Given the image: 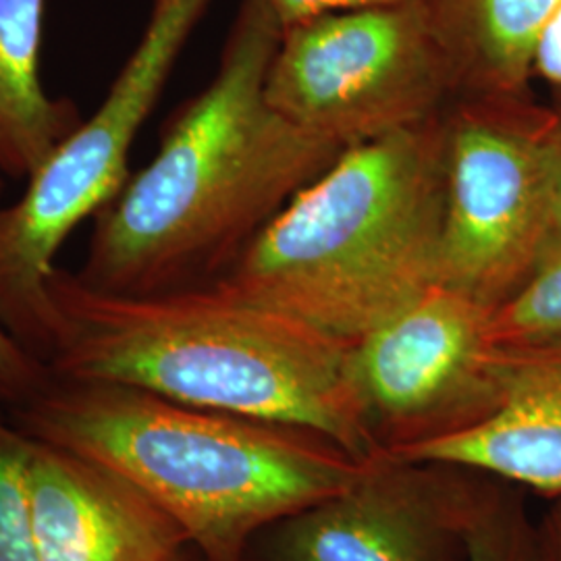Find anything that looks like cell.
<instances>
[{
  "label": "cell",
  "mask_w": 561,
  "mask_h": 561,
  "mask_svg": "<svg viewBox=\"0 0 561 561\" xmlns=\"http://www.w3.org/2000/svg\"><path fill=\"white\" fill-rule=\"evenodd\" d=\"M280 34L264 0H241L215 78L169 119L154 159L94 215L73 271L83 285L113 296L210 285L340 157L266 101Z\"/></svg>",
  "instance_id": "obj_1"
},
{
  "label": "cell",
  "mask_w": 561,
  "mask_h": 561,
  "mask_svg": "<svg viewBox=\"0 0 561 561\" xmlns=\"http://www.w3.org/2000/svg\"><path fill=\"white\" fill-rule=\"evenodd\" d=\"M53 377L134 385L162 398L310 431L354 460L379 451L352 391L350 343L210 283L157 296L90 289L57 266Z\"/></svg>",
  "instance_id": "obj_2"
},
{
  "label": "cell",
  "mask_w": 561,
  "mask_h": 561,
  "mask_svg": "<svg viewBox=\"0 0 561 561\" xmlns=\"http://www.w3.org/2000/svg\"><path fill=\"white\" fill-rule=\"evenodd\" d=\"M15 426L99 461L161 505L204 561H245L254 537L360 474L337 445L277 422L206 410L134 385L53 377Z\"/></svg>",
  "instance_id": "obj_3"
},
{
  "label": "cell",
  "mask_w": 561,
  "mask_h": 561,
  "mask_svg": "<svg viewBox=\"0 0 561 561\" xmlns=\"http://www.w3.org/2000/svg\"><path fill=\"white\" fill-rule=\"evenodd\" d=\"M443 113L343 150L215 283L345 343L442 285Z\"/></svg>",
  "instance_id": "obj_4"
},
{
  "label": "cell",
  "mask_w": 561,
  "mask_h": 561,
  "mask_svg": "<svg viewBox=\"0 0 561 561\" xmlns=\"http://www.w3.org/2000/svg\"><path fill=\"white\" fill-rule=\"evenodd\" d=\"M213 0H152L140 41L101 104L0 206V324L48 366L59 317L48 279L62 243L127 180L129 154Z\"/></svg>",
  "instance_id": "obj_5"
},
{
  "label": "cell",
  "mask_w": 561,
  "mask_h": 561,
  "mask_svg": "<svg viewBox=\"0 0 561 561\" xmlns=\"http://www.w3.org/2000/svg\"><path fill=\"white\" fill-rule=\"evenodd\" d=\"M443 123L442 285L495 310L556 238L560 119L526 92L458 96Z\"/></svg>",
  "instance_id": "obj_6"
},
{
  "label": "cell",
  "mask_w": 561,
  "mask_h": 561,
  "mask_svg": "<svg viewBox=\"0 0 561 561\" xmlns=\"http://www.w3.org/2000/svg\"><path fill=\"white\" fill-rule=\"evenodd\" d=\"M264 94L280 117L341 150L439 117L458 85L426 0L283 27Z\"/></svg>",
  "instance_id": "obj_7"
},
{
  "label": "cell",
  "mask_w": 561,
  "mask_h": 561,
  "mask_svg": "<svg viewBox=\"0 0 561 561\" xmlns=\"http://www.w3.org/2000/svg\"><path fill=\"white\" fill-rule=\"evenodd\" d=\"M493 308L437 285L350 343V382L379 454L403 456L486 421L503 400Z\"/></svg>",
  "instance_id": "obj_8"
},
{
  "label": "cell",
  "mask_w": 561,
  "mask_h": 561,
  "mask_svg": "<svg viewBox=\"0 0 561 561\" xmlns=\"http://www.w3.org/2000/svg\"><path fill=\"white\" fill-rule=\"evenodd\" d=\"M477 472L379 454L341 491L261 530L254 561H466Z\"/></svg>",
  "instance_id": "obj_9"
},
{
  "label": "cell",
  "mask_w": 561,
  "mask_h": 561,
  "mask_svg": "<svg viewBox=\"0 0 561 561\" xmlns=\"http://www.w3.org/2000/svg\"><path fill=\"white\" fill-rule=\"evenodd\" d=\"M27 491L42 561H178L185 530L99 461L30 439Z\"/></svg>",
  "instance_id": "obj_10"
},
{
  "label": "cell",
  "mask_w": 561,
  "mask_h": 561,
  "mask_svg": "<svg viewBox=\"0 0 561 561\" xmlns=\"http://www.w3.org/2000/svg\"><path fill=\"white\" fill-rule=\"evenodd\" d=\"M502 364L503 400L486 421L400 458L454 463L553 500L561 495V345L502 350Z\"/></svg>",
  "instance_id": "obj_11"
},
{
  "label": "cell",
  "mask_w": 561,
  "mask_h": 561,
  "mask_svg": "<svg viewBox=\"0 0 561 561\" xmlns=\"http://www.w3.org/2000/svg\"><path fill=\"white\" fill-rule=\"evenodd\" d=\"M46 0H0V173L27 181L83 119L41 78Z\"/></svg>",
  "instance_id": "obj_12"
},
{
  "label": "cell",
  "mask_w": 561,
  "mask_h": 561,
  "mask_svg": "<svg viewBox=\"0 0 561 561\" xmlns=\"http://www.w3.org/2000/svg\"><path fill=\"white\" fill-rule=\"evenodd\" d=\"M561 0H426L458 96L526 94L542 25Z\"/></svg>",
  "instance_id": "obj_13"
},
{
  "label": "cell",
  "mask_w": 561,
  "mask_h": 561,
  "mask_svg": "<svg viewBox=\"0 0 561 561\" xmlns=\"http://www.w3.org/2000/svg\"><path fill=\"white\" fill-rule=\"evenodd\" d=\"M466 561H541L537 522L520 486L477 472L466 520Z\"/></svg>",
  "instance_id": "obj_14"
},
{
  "label": "cell",
  "mask_w": 561,
  "mask_h": 561,
  "mask_svg": "<svg viewBox=\"0 0 561 561\" xmlns=\"http://www.w3.org/2000/svg\"><path fill=\"white\" fill-rule=\"evenodd\" d=\"M491 337L502 350L561 345V236L520 289L493 310Z\"/></svg>",
  "instance_id": "obj_15"
},
{
  "label": "cell",
  "mask_w": 561,
  "mask_h": 561,
  "mask_svg": "<svg viewBox=\"0 0 561 561\" xmlns=\"http://www.w3.org/2000/svg\"><path fill=\"white\" fill-rule=\"evenodd\" d=\"M30 437L0 422V561H42L27 491Z\"/></svg>",
  "instance_id": "obj_16"
},
{
  "label": "cell",
  "mask_w": 561,
  "mask_h": 561,
  "mask_svg": "<svg viewBox=\"0 0 561 561\" xmlns=\"http://www.w3.org/2000/svg\"><path fill=\"white\" fill-rule=\"evenodd\" d=\"M0 173V194L4 190ZM50 379V370L44 362L32 356L20 341L0 324V401L18 408L36 396Z\"/></svg>",
  "instance_id": "obj_17"
},
{
  "label": "cell",
  "mask_w": 561,
  "mask_h": 561,
  "mask_svg": "<svg viewBox=\"0 0 561 561\" xmlns=\"http://www.w3.org/2000/svg\"><path fill=\"white\" fill-rule=\"evenodd\" d=\"M273 13L277 15L280 27H289L301 21L314 20L329 13L354 11L366 7H385V4H400L410 0H264Z\"/></svg>",
  "instance_id": "obj_18"
},
{
  "label": "cell",
  "mask_w": 561,
  "mask_h": 561,
  "mask_svg": "<svg viewBox=\"0 0 561 561\" xmlns=\"http://www.w3.org/2000/svg\"><path fill=\"white\" fill-rule=\"evenodd\" d=\"M530 73L533 80H542L553 88V92H561V2L542 25L533 50Z\"/></svg>",
  "instance_id": "obj_19"
},
{
  "label": "cell",
  "mask_w": 561,
  "mask_h": 561,
  "mask_svg": "<svg viewBox=\"0 0 561 561\" xmlns=\"http://www.w3.org/2000/svg\"><path fill=\"white\" fill-rule=\"evenodd\" d=\"M539 553L541 561H561V495L551 500V505L537 522Z\"/></svg>",
  "instance_id": "obj_20"
},
{
  "label": "cell",
  "mask_w": 561,
  "mask_h": 561,
  "mask_svg": "<svg viewBox=\"0 0 561 561\" xmlns=\"http://www.w3.org/2000/svg\"><path fill=\"white\" fill-rule=\"evenodd\" d=\"M551 104L558 113V119H560V185H558V229H556V236H561V92H553V99Z\"/></svg>",
  "instance_id": "obj_21"
},
{
  "label": "cell",
  "mask_w": 561,
  "mask_h": 561,
  "mask_svg": "<svg viewBox=\"0 0 561 561\" xmlns=\"http://www.w3.org/2000/svg\"><path fill=\"white\" fill-rule=\"evenodd\" d=\"M178 561H204V558H202L201 551L194 545H190L178 558Z\"/></svg>",
  "instance_id": "obj_22"
},
{
  "label": "cell",
  "mask_w": 561,
  "mask_h": 561,
  "mask_svg": "<svg viewBox=\"0 0 561 561\" xmlns=\"http://www.w3.org/2000/svg\"><path fill=\"white\" fill-rule=\"evenodd\" d=\"M245 561H254V560H252V558H248V560H245Z\"/></svg>",
  "instance_id": "obj_23"
},
{
  "label": "cell",
  "mask_w": 561,
  "mask_h": 561,
  "mask_svg": "<svg viewBox=\"0 0 561 561\" xmlns=\"http://www.w3.org/2000/svg\"><path fill=\"white\" fill-rule=\"evenodd\" d=\"M0 422H2V419H0Z\"/></svg>",
  "instance_id": "obj_24"
}]
</instances>
